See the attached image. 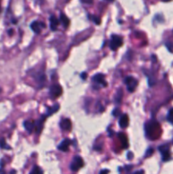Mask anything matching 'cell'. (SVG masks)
<instances>
[{"label": "cell", "mask_w": 173, "mask_h": 174, "mask_svg": "<svg viewBox=\"0 0 173 174\" xmlns=\"http://www.w3.org/2000/svg\"><path fill=\"white\" fill-rule=\"evenodd\" d=\"M123 44L122 38L119 37L117 35H113L111 37V40L110 43V47L112 50H116L119 47Z\"/></svg>", "instance_id": "cell-1"}, {"label": "cell", "mask_w": 173, "mask_h": 174, "mask_svg": "<svg viewBox=\"0 0 173 174\" xmlns=\"http://www.w3.org/2000/svg\"><path fill=\"white\" fill-rule=\"evenodd\" d=\"M83 164L84 163L82 158L77 156L74 157L72 162L71 164V169L72 171H74V172H77V171H78L79 169L82 168L83 167Z\"/></svg>", "instance_id": "cell-2"}, {"label": "cell", "mask_w": 173, "mask_h": 174, "mask_svg": "<svg viewBox=\"0 0 173 174\" xmlns=\"http://www.w3.org/2000/svg\"><path fill=\"white\" fill-rule=\"evenodd\" d=\"M125 83L127 86V90L129 92L133 93L138 86V81L133 77H127L125 78Z\"/></svg>", "instance_id": "cell-3"}, {"label": "cell", "mask_w": 173, "mask_h": 174, "mask_svg": "<svg viewBox=\"0 0 173 174\" xmlns=\"http://www.w3.org/2000/svg\"><path fill=\"white\" fill-rule=\"evenodd\" d=\"M159 150L161 152L162 154V160L164 161H169L171 159V154L169 151V146L168 145H161L159 147Z\"/></svg>", "instance_id": "cell-4"}, {"label": "cell", "mask_w": 173, "mask_h": 174, "mask_svg": "<svg viewBox=\"0 0 173 174\" xmlns=\"http://www.w3.org/2000/svg\"><path fill=\"white\" fill-rule=\"evenodd\" d=\"M50 94L52 97L54 98H57L60 97L62 94V88L61 86H60L59 84L53 85L50 88Z\"/></svg>", "instance_id": "cell-5"}, {"label": "cell", "mask_w": 173, "mask_h": 174, "mask_svg": "<svg viewBox=\"0 0 173 174\" xmlns=\"http://www.w3.org/2000/svg\"><path fill=\"white\" fill-rule=\"evenodd\" d=\"M45 24L43 22H38V21H33L31 24V28L33 30L34 32L37 34H39L41 32V28H44Z\"/></svg>", "instance_id": "cell-6"}, {"label": "cell", "mask_w": 173, "mask_h": 174, "mask_svg": "<svg viewBox=\"0 0 173 174\" xmlns=\"http://www.w3.org/2000/svg\"><path fill=\"white\" fill-rule=\"evenodd\" d=\"M93 81L94 83H98V84L103 85L104 87H106L107 86L106 82L105 81V76L103 74H100V73L95 75L94 77H93Z\"/></svg>", "instance_id": "cell-7"}, {"label": "cell", "mask_w": 173, "mask_h": 174, "mask_svg": "<svg viewBox=\"0 0 173 174\" xmlns=\"http://www.w3.org/2000/svg\"><path fill=\"white\" fill-rule=\"evenodd\" d=\"M71 140L69 139H66L62 141V143L58 146V149L61 151H68L69 150V147H70V145H71Z\"/></svg>", "instance_id": "cell-8"}, {"label": "cell", "mask_w": 173, "mask_h": 174, "mask_svg": "<svg viewBox=\"0 0 173 174\" xmlns=\"http://www.w3.org/2000/svg\"><path fill=\"white\" fill-rule=\"evenodd\" d=\"M60 128L64 131H70L71 128V122L70 119H63L60 122Z\"/></svg>", "instance_id": "cell-9"}, {"label": "cell", "mask_w": 173, "mask_h": 174, "mask_svg": "<svg viewBox=\"0 0 173 174\" xmlns=\"http://www.w3.org/2000/svg\"><path fill=\"white\" fill-rule=\"evenodd\" d=\"M129 124V118L127 114L122 115L121 117L120 118V122H119V125L121 128H126Z\"/></svg>", "instance_id": "cell-10"}, {"label": "cell", "mask_w": 173, "mask_h": 174, "mask_svg": "<svg viewBox=\"0 0 173 174\" xmlns=\"http://www.w3.org/2000/svg\"><path fill=\"white\" fill-rule=\"evenodd\" d=\"M24 126L25 128L27 131L29 133H31L35 128H36V123L34 122H31V121H27L24 122Z\"/></svg>", "instance_id": "cell-11"}, {"label": "cell", "mask_w": 173, "mask_h": 174, "mask_svg": "<svg viewBox=\"0 0 173 174\" xmlns=\"http://www.w3.org/2000/svg\"><path fill=\"white\" fill-rule=\"evenodd\" d=\"M59 25V20L56 18L54 15H52L50 17V27L52 31H56L57 30V27Z\"/></svg>", "instance_id": "cell-12"}, {"label": "cell", "mask_w": 173, "mask_h": 174, "mask_svg": "<svg viewBox=\"0 0 173 174\" xmlns=\"http://www.w3.org/2000/svg\"><path fill=\"white\" fill-rule=\"evenodd\" d=\"M60 21L62 23V25L64 26V27H67L70 24V21L68 19V17L66 15H65L64 14H61L60 15Z\"/></svg>", "instance_id": "cell-13"}, {"label": "cell", "mask_w": 173, "mask_h": 174, "mask_svg": "<svg viewBox=\"0 0 173 174\" xmlns=\"http://www.w3.org/2000/svg\"><path fill=\"white\" fill-rule=\"evenodd\" d=\"M119 138H120V139H121V143H122L123 147L124 148H127L128 147V143H127V139L126 135L124 134V133H119Z\"/></svg>", "instance_id": "cell-14"}, {"label": "cell", "mask_w": 173, "mask_h": 174, "mask_svg": "<svg viewBox=\"0 0 173 174\" xmlns=\"http://www.w3.org/2000/svg\"><path fill=\"white\" fill-rule=\"evenodd\" d=\"M59 109H60V105L56 104L55 105H54L53 107H51V108H49V109H48V113H47V115H48V116H51V115H53L54 113L57 112V111H59Z\"/></svg>", "instance_id": "cell-15"}, {"label": "cell", "mask_w": 173, "mask_h": 174, "mask_svg": "<svg viewBox=\"0 0 173 174\" xmlns=\"http://www.w3.org/2000/svg\"><path fill=\"white\" fill-rule=\"evenodd\" d=\"M30 174H43V171H42L41 168L38 167H35L32 170V172H31V173Z\"/></svg>", "instance_id": "cell-16"}, {"label": "cell", "mask_w": 173, "mask_h": 174, "mask_svg": "<svg viewBox=\"0 0 173 174\" xmlns=\"http://www.w3.org/2000/svg\"><path fill=\"white\" fill-rule=\"evenodd\" d=\"M167 120L170 122L173 123V108H172V109L169 111V112H168Z\"/></svg>", "instance_id": "cell-17"}, {"label": "cell", "mask_w": 173, "mask_h": 174, "mask_svg": "<svg viewBox=\"0 0 173 174\" xmlns=\"http://www.w3.org/2000/svg\"><path fill=\"white\" fill-rule=\"evenodd\" d=\"M121 98H122V91L121 92V90H119L117 96H116V102L117 104H120V103L121 102Z\"/></svg>", "instance_id": "cell-18"}, {"label": "cell", "mask_w": 173, "mask_h": 174, "mask_svg": "<svg viewBox=\"0 0 173 174\" xmlns=\"http://www.w3.org/2000/svg\"><path fill=\"white\" fill-rule=\"evenodd\" d=\"M0 147H1L2 149H6V150H10V146L6 145L4 139H1V141H0Z\"/></svg>", "instance_id": "cell-19"}, {"label": "cell", "mask_w": 173, "mask_h": 174, "mask_svg": "<svg viewBox=\"0 0 173 174\" xmlns=\"http://www.w3.org/2000/svg\"><path fill=\"white\" fill-rule=\"evenodd\" d=\"M93 21H94L95 24H97V25H99L100 24V19L99 18V17H96V16H93Z\"/></svg>", "instance_id": "cell-20"}, {"label": "cell", "mask_w": 173, "mask_h": 174, "mask_svg": "<svg viewBox=\"0 0 173 174\" xmlns=\"http://www.w3.org/2000/svg\"><path fill=\"white\" fill-rule=\"evenodd\" d=\"M153 152H154V150H153L152 148H149V149L147 150V152H146V155H145L146 157H147V156H150L151 155L153 154Z\"/></svg>", "instance_id": "cell-21"}, {"label": "cell", "mask_w": 173, "mask_h": 174, "mask_svg": "<svg viewBox=\"0 0 173 174\" xmlns=\"http://www.w3.org/2000/svg\"><path fill=\"white\" fill-rule=\"evenodd\" d=\"M119 115H121V111H120V110H118V109H116V110L113 111V116H118Z\"/></svg>", "instance_id": "cell-22"}, {"label": "cell", "mask_w": 173, "mask_h": 174, "mask_svg": "<svg viewBox=\"0 0 173 174\" xmlns=\"http://www.w3.org/2000/svg\"><path fill=\"white\" fill-rule=\"evenodd\" d=\"M81 77H82V78L85 80V79L88 77V75H87V73L86 72H82V75H81Z\"/></svg>", "instance_id": "cell-23"}, {"label": "cell", "mask_w": 173, "mask_h": 174, "mask_svg": "<svg viewBox=\"0 0 173 174\" xmlns=\"http://www.w3.org/2000/svg\"><path fill=\"white\" fill-rule=\"evenodd\" d=\"M93 0H82V3H85V4H92Z\"/></svg>", "instance_id": "cell-24"}, {"label": "cell", "mask_w": 173, "mask_h": 174, "mask_svg": "<svg viewBox=\"0 0 173 174\" xmlns=\"http://www.w3.org/2000/svg\"><path fill=\"white\" fill-rule=\"evenodd\" d=\"M109 173V170H106V169H105V170H102L99 174H108Z\"/></svg>", "instance_id": "cell-25"}, {"label": "cell", "mask_w": 173, "mask_h": 174, "mask_svg": "<svg viewBox=\"0 0 173 174\" xmlns=\"http://www.w3.org/2000/svg\"><path fill=\"white\" fill-rule=\"evenodd\" d=\"M127 159L128 160H132L133 159V153L132 152H128V154H127Z\"/></svg>", "instance_id": "cell-26"}, {"label": "cell", "mask_w": 173, "mask_h": 174, "mask_svg": "<svg viewBox=\"0 0 173 174\" xmlns=\"http://www.w3.org/2000/svg\"><path fill=\"white\" fill-rule=\"evenodd\" d=\"M133 174H144V171H143V170H140V171H137V172H135Z\"/></svg>", "instance_id": "cell-27"}, {"label": "cell", "mask_w": 173, "mask_h": 174, "mask_svg": "<svg viewBox=\"0 0 173 174\" xmlns=\"http://www.w3.org/2000/svg\"><path fill=\"white\" fill-rule=\"evenodd\" d=\"M8 32H9V35H10V36H11L12 34H13V30H12V29L9 30V31H8Z\"/></svg>", "instance_id": "cell-28"}, {"label": "cell", "mask_w": 173, "mask_h": 174, "mask_svg": "<svg viewBox=\"0 0 173 174\" xmlns=\"http://www.w3.org/2000/svg\"><path fill=\"white\" fill-rule=\"evenodd\" d=\"M133 167L132 166H129V167H126V168H127V170H130V168H132Z\"/></svg>", "instance_id": "cell-29"}, {"label": "cell", "mask_w": 173, "mask_h": 174, "mask_svg": "<svg viewBox=\"0 0 173 174\" xmlns=\"http://www.w3.org/2000/svg\"><path fill=\"white\" fill-rule=\"evenodd\" d=\"M10 174H15V171H13V172H11V173Z\"/></svg>", "instance_id": "cell-30"}, {"label": "cell", "mask_w": 173, "mask_h": 174, "mask_svg": "<svg viewBox=\"0 0 173 174\" xmlns=\"http://www.w3.org/2000/svg\"><path fill=\"white\" fill-rule=\"evenodd\" d=\"M107 1H109V2H113L114 0H107Z\"/></svg>", "instance_id": "cell-31"}, {"label": "cell", "mask_w": 173, "mask_h": 174, "mask_svg": "<svg viewBox=\"0 0 173 174\" xmlns=\"http://www.w3.org/2000/svg\"><path fill=\"white\" fill-rule=\"evenodd\" d=\"M163 1H170V0H163Z\"/></svg>", "instance_id": "cell-32"}, {"label": "cell", "mask_w": 173, "mask_h": 174, "mask_svg": "<svg viewBox=\"0 0 173 174\" xmlns=\"http://www.w3.org/2000/svg\"><path fill=\"white\" fill-rule=\"evenodd\" d=\"M0 10H1V7H0Z\"/></svg>", "instance_id": "cell-33"}, {"label": "cell", "mask_w": 173, "mask_h": 174, "mask_svg": "<svg viewBox=\"0 0 173 174\" xmlns=\"http://www.w3.org/2000/svg\"><path fill=\"white\" fill-rule=\"evenodd\" d=\"M0 1H1V0H0Z\"/></svg>", "instance_id": "cell-34"}]
</instances>
